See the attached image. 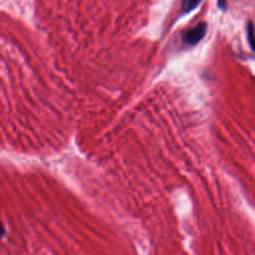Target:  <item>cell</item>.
<instances>
[{
	"label": "cell",
	"mask_w": 255,
	"mask_h": 255,
	"mask_svg": "<svg viewBox=\"0 0 255 255\" xmlns=\"http://www.w3.org/2000/svg\"><path fill=\"white\" fill-rule=\"evenodd\" d=\"M217 5H218V7H219L220 9H225V7H226V1H225V0H218Z\"/></svg>",
	"instance_id": "277c9868"
},
{
	"label": "cell",
	"mask_w": 255,
	"mask_h": 255,
	"mask_svg": "<svg viewBox=\"0 0 255 255\" xmlns=\"http://www.w3.org/2000/svg\"><path fill=\"white\" fill-rule=\"evenodd\" d=\"M206 30H207V25L205 23H200L196 25L194 28L188 30L183 35L182 41L188 46H195L205 36Z\"/></svg>",
	"instance_id": "6da1fadb"
},
{
	"label": "cell",
	"mask_w": 255,
	"mask_h": 255,
	"mask_svg": "<svg viewBox=\"0 0 255 255\" xmlns=\"http://www.w3.org/2000/svg\"><path fill=\"white\" fill-rule=\"evenodd\" d=\"M202 0H183L182 4H181V9L182 12L184 14H187L189 12H191L192 10H194L198 4L201 2Z\"/></svg>",
	"instance_id": "7a4b0ae2"
},
{
	"label": "cell",
	"mask_w": 255,
	"mask_h": 255,
	"mask_svg": "<svg viewBox=\"0 0 255 255\" xmlns=\"http://www.w3.org/2000/svg\"><path fill=\"white\" fill-rule=\"evenodd\" d=\"M247 37L251 49L255 52V28L252 22H248L247 25Z\"/></svg>",
	"instance_id": "3957f363"
}]
</instances>
